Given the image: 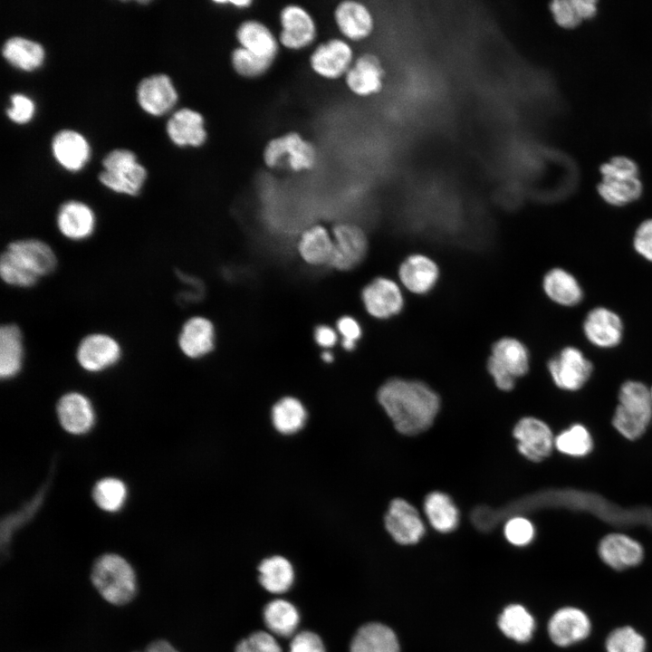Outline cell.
<instances>
[{
    "instance_id": "15",
    "label": "cell",
    "mask_w": 652,
    "mask_h": 652,
    "mask_svg": "<svg viewBox=\"0 0 652 652\" xmlns=\"http://www.w3.org/2000/svg\"><path fill=\"white\" fill-rule=\"evenodd\" d=\"M583 334L592 345L601 349L618 346L623 338L624 325L620 316L607 307H595L586 315Z\"/></svg>"
},
{
    "instance_id": "1",
    "label": "cell",
    "mask_w": 652,
    "mask_h": 652,
    "mask_svg": "<svg viewBox=\"0 0 652 652\" xmlns=\"http://www.w3.org/2000/svg\"><path fill=\"white\" fill-rule=\"evenodd\" d=\"M378 400L395 428L404 435H417L433 423L440 406L438 396L425 383L392 379L378 391Z\"/></svg>"
},
{
    "instance_id": "23",
    "label": "cell",
    "mask_w": 652,
    "mask_h": 652,
    "mask_svg": "<svg viewBox=\"0 0 652 652\" xmlns=\"http://www.w3.org/2000/svg\"><path fill=\"white\" fill-rule=\"evenodd\" d=\"M167 133L172 142L180 147H200L207 139L203 115L189 108L172 114L167 122Z\"/></svg>"
},
{
    "instance_id": "39",
    "label": "cell",
    "mask_w": 652,
    "mask_h": 652,
    "mask_svg": "<svg viewBox=\"0 0 652 652\" xmlns=\"http://www.w3.org/2000/svg\"><path fill=\"white\" fill-rule=\"evenodd\" d=\"M306 416L302 404L292 397L282 398L272 409L273 424L283 434L299 431L304 426Z\"/></svg>"
},
{
    "instance_id": "33",
    "label": "cell",
    "mask_w": 652,
    "mask_h": 652,
    "mask_svg": "<svg viewBox=\"0 0 652 652\" xmlns=\"http://www.w3.org/2000/svg\"><path fill=\"white\" fill-rule=\"evenodd\" d=\"M2 55L13 66L24 71H33L43 63L44 51L43 46L34 41L14 36L5 42Z\"/></svg>"
},
{
    "instance_id": "14",
    "label": "cell",
    "mask_w": 652,
    "mask_h": 652,
    "mask_svg": "<svg viewBox=\"0 0 652 652\" xmlns=\"http://www.w3.org/2000/svg\"><path fill=\"white\" fill-rule=\"evenodd\" d=\"M519 452L532 462L548 457L553 447L554 438L550 427L536 417L522 418L513 428Z\"/></svg>"
},
{
    "instance_id": "34",
    "label": "cell",
    "mask_w": 652,
    "mask_h": 652,
    "mask_svg": "<svg viewBox=\"0 0 652 652\" xmlns=\"http://www.w3.org/2000/svg\"><path fill=\"white\" fill-rule=\"evenodd\" d=\"M334 242L328 231L321 225L306 230L298 244L302 258L312 265L329 264L333 254Z\"/></svg>"
},
{
    "instance_id": "3",
    "label": "cell",
    "mask_w": 652,
    "mask_h": 652,
    "mask_svg": "<svg viewBox=\"0 0 652 652\" xmlns=\"http://www.w3.org/2000/svg\"><path fill=\"white\" fill-rule=\"evenodd\" d=\"M618 399L613 427L628 440L639 438L652 420L650 389L640 381L628 380L621 385Z\"/></svg>"
},
{
    "instance_id": "28",
    "label": "cell",
    "mask_w": 652,
    "mask_h": 652,
    "mask_svg": "<svg viewBox=\"0 0 652 652\" xmlns=\"http://www.w3.org/2000/svg\"><path fill=\"white\" fill-rule=\"evenodd\" d=\"M52 151L57 162L65 169H81L89 158V145L78 132L62 129L52 140Z\"/></svg>"
},
{
    "instance_id": "19",
    "label": "cell",
    "mask_w": 652,
    "mask_h": 652,
    "mask_svg": "<svg viewBox=\"0 0 652 652\" xmlns=\"http://www.w3.org/2000/svg\"><path fill=\"white\" fill-rule=\"evenodd\" d=\"M333 17L338 31L348 42L363 41L371 35L375 28L371 11L359 1L340 2L334 9Z\"/></svg>"
},
{
    "instance_id": "44",
    "label": "cell",
    "mask_w": 652,
    "mask_h": 652,
    "mask_svg": "<svg viewBox=\"0 0 652 652\" xmlns=\"http://www.w3.org/2000/svg\"><path fill=\"white\" fill-rule=\"evenodd\" d=\"M601 178L628 179L639 177V167L631 158L615 156L599 167Z\"/></svg>"
},
{
    "instance_id": "41",
    "label": "cell",
    "mask_w": 652,
    "mask_h": 652,
    "mask_svg": "<svg viewBox=\"0 0 652 652\" xmlns=\"http://www.w3.org/2000/svg\"><path fill=\"white\" fill-rule=\"evenodd\" d=\"M605 652H646V638L630 625L612 629L604 642Z\"/></svg>"
},
{
    "instance_id": "35",
    "label": "cell",
    "mask_w": 652,
    "mask_h": 652,
    "mask_svg": "<svg viewBox=\"0 0 652 652\" xmlns=\"http://www.w3.org/2000/svg\"><path fill=\"white\" fill-rule=\"evenodd\" d=\"M424 511L430 524L440 532H449L457 527V508L445 493L432 492L427 494L424 502Z\"/></svg>"
},
{
    "instance_id": "11",
    "label": "cell",
    "mask_w": 652,
    "mask_h": 652,
    "mask_svg": "<svg viewBox=\"0 0 652 652\" xmlns=\"http://www.w3.org/2000/svg\"><path fill=\"white\" fill-rule=\"evenodd\" d=\"M280 45L287 50L301 51L310 46L317 37V25L312 15L302 6L290 4L279 14Z\"/></svg>"
},
{
    "instance_id": "54",
    "label": "cell",
    "mask_w": 652,
    "mask_h": 652,
    "mask_svg": "<svg viewBox=\"0 0 652 652\" xmlns=\"http://www.w3.org/2000/svg\"><path fill=\"white\" fill-rule=\"evenodd\" d=\"M576 11L581 19H591L598 12V2L595 0H572Z\"/></svg>"
},
{
    "instance_id": "31",
    "label": "cell",
    "mask_w": 652,
    "mask_h": 652,
    "mask_svg": "<svg viewBox=\"0 0 652 652\" xmlns=\"http://www.w3.org/2000/svg\"><path fill=\"white\" fill-rule=\"evenodd\" d=\"M20 328L14 323L3 324L0 329V376L7 379L21 370L24 341Z\"/></svg>"
},
{
    "instance_id": "49",
    "label": "cell",
    "mask_w": 652,
    "mask_h": 652,
    "mask_svg": "<svg viewBox=\"0 0 652 652\" xmlns=\"http://www.w3.org/2000/svg\"><path fill=\"white\" fill-rule=\"evenodd\" d=\"M11 106L7 108L8 118L16 123L28 122L34 111L33 101L24 94L14 93L10 96Z\"/></svg>"
},
{
    "instance_id": "43",
    "label": "cell",
    "mask_w": 652,
    "mask_h": 652,
    "mask_svg": "<svg viewBox=\"0 0 652 652\" xmlns=\"http://www.w3.org/2000/svg\"><path fill=\"white\" fill-rule=\"evenodd\" d=\"M127 489L124 483L117 478L100 480L93 489L96 504L104 511L117 512L124 504Z\"/></svg>"
},
{
    "instance_id": "20",
    "label": "cell",
    "mask_w": 652,
    "mask_h": 652,
    "mask_svg": "<svg viewBox=\"0 0 652 652\" xmlns=\"http://www.w3.org/2000/svg\"><path fill=\"white\" fill-rule=\"evenodd\" d=\"M56 225L63 237L72 241H82L93 235L96 216L87 204L69 200L60 206L56 215Z\"/></svg>"
},
{
    "instance_id": "36",
    "label": "cell",
    "mask_w": 652,
    "mask_h": 652,
    "mask_svg": "<svg viewBox=\"0 0 652 652\" xmlns=\"http://www.w3.org/2000/svg\"><path fill=\"white\" fill-rule=\"evenodd\" d=\"M259 581L269 592L280 594L287 591L294 579L290 561L282 556L264 559L258 567Z\"/></svg>"
},
{
    "instance_id": "47",
    "label": "cell",
    "mask_w": 652,
    "mask_h": 652,
    "mask_svg": "<svg viewBox=\"0 0 652 652\" xmlns=\"http://www.w3.org/2000/svg\"><path fill=\"white\" fill-rule=\"evenodd\" d=\"M549 10L555 24L563 29H573L582 22L572 0L551 1Z\"/></svg>"
},
{
    "instance_id": "48",
    "label": "cell",
    "mask_w": 652,
    "mask_h": 652,
    "mask_svg": "<svg viewBox=\"0 0 652 652\" xmlns=\"http://www.w3.org/2000/svg\"><path fill=\"white\" fill-rule=\"evenodd\" d=\"M633 248L638 254L652 262V218L642 221L633 235Z\"/></svg>"
},
{
    "instance_id": "51",
    "label": "cell",
    "mask_w": 652,
    "mask_h": 652,
    "mask_svg": "<svg viewBox=\"0 0 652 652\" xmlns=\"http://www.w3.org/2000/svg\"><path fill=\"white\" fill-rule=\"evenodd\" d=\"M290 652H325L321 638L312 631L297 633L292 639Z\"/></svg>"
},
{
    "instance_id": "32",
    "label": "cell",
    "mask_w": 652,
    "mask_h": 652,
    "mask_svg": "<svg viewBox=\"0 0 652 652\" xmlns=\"http://www.w3.org/2000/svg\"><path fill=\"white\" fill-rule=\"evenodd\" d=\"M498 626L507 638L518 643H526L533 636L536 622L525 607L511 604L505 607L499 616Z\"/></svg>"
},
{
    "instance_id": "29",
    "label": "cell",
    "mask_w": 652,
    "mask_h": 652,
    "mask_svg": "<svg viewBox=\"0 0 652 652\" xmlns=\"http://www.w3.org/2000/svg\"><path fill=\"white\" fill-rule=\"evenodd\" d=\"M542 287L548 298L561 306H575L583 298L580 283L563 268L555 267L548 271L543 277Z\"/></svg>"
},
{
    "instance_id": "55",
    "label": "cell",
    "mask_w": 652,
    "mask_h": 652,
    "mask_svg": "<svg viewBox=\"0 0 652 652\" xmlns=\"http://www.w3.org/2000/svg\"><path fill=\"white\" fill-rule=\"evenodd\" d=\"M144 652H178L168 642L157 640L149 644Z\"/></svg>"
},
{
    "instance_id": "9",
    "label": "cell",
    "mask_w": 652,
    "mask_h": 652,
    "mask_svg": "<svg viewBox=\"0 0 652 652\" xmlns=\"http://www.w3.org/2000/svg\"><path fill=\"white\" fill-rule=\"evenodd\" d=\"M592 623L589 615L580 608L564 606L551 616L547 633L551 642L560 647L579 644L589 638Z\"/></svg>"
},
{
    "instance_id": "58",
    "label": "cell",
    "mask_w": 652,
    "mask_h": 652,
    "mask_svg": "<svg viewBox=\"0 0 652 652\" xmlns=\"http://www.w3.org/2000/svg\"><path fill=\"white\" fill-rule=\"evenodd\" d=\"M650 392H651V397H652V387H651V388H650Z\"/></svg>"
},
{
    "instance_id": "45",
    "label": "cell",
    "mask_w": 652,
    "mask_h": 652,
    "mask_svg": "<svg viewBox=\"0 0 652 652\" xmlns=\"http://www.w3.org/2000/svg\"><path fill=\"white\" fill-rule=\"evenodd\" d=\"M504 536L515 546H525L534 538L535 531L532 523L523 517H513L504 525Z\"/></svg>"
},
{
    "instance_id": "21",
    "label": "cell",
    "mask_w": 652,
    "mask_h": 652,
    "mask_svg": "<svg viewBox=\"0 0 652 652\" xmlns=\"http://www.w3.org/2000/svg\"><path fill=\"white\" fill-rule=\"evenodd\" d=\"M362 301L367 312L379 319L398 314L404 303L398 285L384 277L373 280L363 289Z\"/></svg>"
},
{
    "instance_id": "18",
    "label": "cell",
    "mask_w": 652,
    "mask_h": 652,
    "mask_svg": "<svg viewBox=\"0 0 652 652\" xmlns=\"http://www.w3.org/2000/svg\"><path fill=\"white\" fill-rule=\"evenodd\" d=\"M385 70L379 58L373 53H364L355 59L344 82L354 95L369 97L382 91Z\"/></svg>"
},
{
    "instance_id": "24",
    "label": "cell",
    "mask_w": 652,
    "mask_h": 652,
    "mask_svg": "<svg viewBox=\"0 0 652 652\" xmlns=\"http://www.w3.org/2000/svg\"><path fill=\"white\" fill-rule=\"evenodd\" d=\"M239 46L274 62L279 53V40L263 22L249 19L239 24L235 32Z\"/></svg>"
},
{
    "instance_id": "22",
    "label": "cell",
    "mask_w": 652,
    "mask_h": 652,
    "mask_svg": "<svg viewBox=\"0 0 652 652\" xmlns=\"http://www.w3.org/2000/svg\"><path fill=\"white\" fill-rule=\"evenodd\" d=\"M140 107L151 115H161L177 101V92L166 74H154L141 80L137 88Z\"/></svg>"
},
{
    "instance_id": "2",
    "label": "cell",
    "mask_w": 652,
    "mask_h": 652,
    "mask_svg": "<svg viewBox=\"0 0 652 652\" xmlns=\"http://www.w3.org/2000/svg\"><path fill=\"white\" fill-rule=\"evenodd\" d=\"M57 266L53 248L36 238L10 242L0 257V275L8 285L30 288Z\"/></svg>"
},
{
    "instance_id": "57",
    "label": "cell",
    "mask_w": 652,
    "mask_h": 652,
    "mask_svg": "<svg viewBox=\"0 0 652 652\" xmlns=\"http://www.w3.org/2000/svg\"><path fill=\"white\" fill-rule=\"evenodd\" d=\"M321 358L325 362H331L333 360V356L330 351L322 352Z\"/></svg>"
},
{
    "instance_id": "16",
    "label": "cell",
    "mask_w": 652,
    "mask_h": 652,
    "mask_svg": "<svg viewBox=\"0 0 652 652\" xmlns=\"http://www.w3.org/2000/svg\"><path fill=\"white\" fill-rule=\"evenodd\" d=\"M385 526L400 544H415L423 537L425 525L417 510L404 499H394L385 515Z\"/></svg>"
},
{
    "instance_id": "50",
    "label": "cell",
    "mask_w": 652,
    "mask_h": 652,
    "mask_svg": "<svg viewBox=\"0 0 652 652\" xmlns=\"http://www.w3.org/2000/svg\"><path fill=\"white\" fill-rule=\"evenodd\" d=\"M43 496V492L39 494L34 500L30 502L26 506L23 508L15 515L6 517L2 526V544L9 542V539L14 532V528L19 524H22L24 521L29 519L31 515L34 513L38 508Z\"/></svg>"
},
{
    "instance_id": "7",
    "label": "cell",
    "mask_w": 652,
    "mask_h": 652,
    "mask_svg": "<svg viewBox=\"0 0 652 652\" xmlns=\"http://www.w3.org/2000/svg\"><path fill=\"white\" fill-rule=\"evenodd\" d=\"M487 369L500 389L509 390L514 386L515 378L529 369L528 350L516 339L503 338L493 346Z\"/></svg>"
},
{
    "instance_id": "52",
    "label": "cell",
    "mask_w": 652,
    "mask_h": 652,
    "mask_svg": "<svg viewBox=\"0 0 652 652\" xmlns=\"http://www.w3.org/2000/svg\"><path fill=\"white\" fill-rule=\"evenodd\" d=\"M337 329L342 335V340L350 341L356 344V341L361 336V328L358 321L350 316L341 317L337 322Z\"/></svg>"
},
{
    "instance_id": "8",
    "label": "cell",
    "mask_w": 652,
    "mask_h": 652,
    "mask_svg": "<svg viewBox=\"0 0 652 652\" xmlns=\"http://www.w3.org/2000/svg\"><path fill=\"white\" fill-rule=\"evenodd\" d=\"M548 370L558 388L575 391L590 379L593 365L580 349L568 346L550 360Z\"/></svg>"
},
{
    "instance_id": "25",
    "label": "cell",
    "mask_w": 652,
    "mask_h": 652,
    "mask_svg": "<svg viewBox=\"0 0 652 652\" xmlns=\"http://www.w3.org/2000/svg\"><path fill=\"white\" fill-rule=\"evenodd\" d=\"M57 415L62 427L74 435L88 432L94 423V411L91 402L77 392L65 394L60 398Z\"/></svg>"
},
{
    "instance_id": "5",
    "label": "cell",
    "mask_w": 652,
    "mask_h": 652,
    "mask_svg": "<svg viewBox=\"0 0 652 652\" xmlns=\"http://www.w3.org/2000/svg\"><path fill=\"white\" fill-rule=\"evenodd\" d=\"M104 170L100 182L109 189L128 196H137L147 177L145 168L137 162L135 154L124 149L110 151L102 160Z\"/></svg>"
},
{
    "instance_id": "38",
    "label": "cell",
    "mask_w": 652,
    "mask_h": 652,
    "mask_svg": "<svg viewBox=\"0 0 652 652\" xmlns=\"http://www.w3.org/2000/svg\"><path fill=\"white\" fill-rule=\"evenodd\" d=\"M597 191L604 202L613 206H624L638 200L643 193L639 177L628 179L601 178Z\"/></svg>"
},
{
    "instance_id": "12",
    "label": "cell",
    "mask_w": 652,
    "mask_h": 652,
    "mask_svg": "<svg viewBox=\"0 0 652 652\" xmlns=\"http://www.w3.org/2000/svg\"><path fill=\"white\" fill-rule=\"evenodd\" d=\"M121 357V347L112 336L95 332L82 338L76 350L80 366L89 372H100L115 365Z\"/></svg>"
},
{
    "instance_id": "17",
    "label": "cell",
    "mask_w": 652,
    "mask_h": 652,
    "mask_svg": "<svg viewBox=\"0 0 652 652\" xmlns=\"http://www.w3.org/2000/svg\"><path fill=\"white\" fill-rule=\"evenodd\" d=\"M333 254L329 263L339 270H349L364 258L368 242L364 232L357 225L340 224L333 229Z\"/></svg>"
},
{
    "instance_id": "10",
    "label": "cell",
    "mask_w": 652,
    "mask_h": 652,
    "mask_svg": "<svg viewBox=\"0 0 652 652\" xmlns=\"http://www.w3.org/2000/svg\"><path fill=\"white\" fill-rule=\"evenodd\" d=\"M354 61L353 49L343 38H331L320 43L309 58L312 72L331 81L344 78Z\"/></svg>"
},
{
    "instance_id": "13",
    "label": "cell",
    "mask_w": 652,
    "mask_h": 652,
    "mask_svg": "<svg viewBox=\"0 0 652 652\" xmlns=\"http://www.w3.org/2000/svg\"><path fill=\"white\" fill-rule=\"evenodd\" d=\"M597 551L600 561L616 571L638 567L645 557L642 544L621 532H610L602 537Z\"/></svg>"
},
{
    "instance_id": "37",
    "label": "cell",
    "mask_w": 652,
    "mask_h": 652,
    "mask_svg": "<svg viewBox=\"0 0 652 652\" xmlns=\"http://www.w3.org/2000/svg\"><path fill=\"white\" fill-rule=\"evenodd\" d=\"M264 620L272 633L280 637H290L298 627L300 616L291 602L278 599L264 607Z\"/></svg>"
},
{
    "instance_id": "6",
    "label": "cell",
    "mask_w": 652,
    "mask_h": 652,
    "mask_svg": "<svg viewBox=\"0 0 652 652\" xmlns=\"http://www.w3.org/2000/svg\"><path fill=\"white\" fill-rule=\"evenodd\" d=\"M263 158L271 168L286 165L294 172L312 169L317 160L315 147L301 134L288 132L268 141Z\"/></svg>"
},
{
    "instance_id": "40",
    "label": "cell",
    "mask_w": 652,
    "mask_h": 652,
    "mask_svg": "<svg viewBox=\"0 0 652 652\" xmlns=\"http://www.w3.org/2000/svg\"><path fill=\"white\" fill-rule=\"evenodd\" d=\"M554 447L564 455L581 457L592 451L593 440L583 425L574 424L554 438Z\"/></svg>"
},
{
    "instance_id": "56",
    "label": "cell",
    "mask_w": 652,
    "mask_h": 652,
    "mask_svg": "<svg viewBox=\"0 0 652 652\" xmlns=\"http://www.w3.org/2000/svg\"><path fill=\"white\" fill-rule=\"evenodd\" d=\"M216 5H229L237 9H245L253 4L250 0L214 1Z\"/></svg>"
},
{
    "instance_id": "26",
    "label": "cell",
    "mask_w": 652,
    "mask_h": 652,
    "mask_svg": "<svg viewBox=\"0 0 652 652\" xmlns=\"http://www.w3.org/2000/svg\"><path fill=\"white\" fill-rule=\"evenodd\" d=\"M214 340L215 331L212 322L205 317L194 316L183 324L177 343L187 357L197 359L213 350Z\"/></svg>"
},
{
    "instance_id": "30",
    "label": "cell",
    "mask_w": 652,
    "mask_h": 652,
    "mask_svg": "<svg viewBox=\"0 0 652 652\" xmlns=\"http://www.w3.org/2000/svg\"><path fill=\"white\" fill-rule=\"evenodd\" d=\"M350 652H399L394 631L381 623L362 626L350 643Z\"/></svg>"
},
{
    "instance_id": "46",
    "label": "cell",
    "mask_w": 652,
    "mask_h": 652,
    "mask_svg": "<svg viewBox=\"0 0 652 652\" xmlns=\"http://www.w3.org/2000/svg\"><path fill=\"white\" fill-rule=\"evenodd\" d=\"M235 652H282V649L273 635L256 631L241 640Z\"/></svg>"
},
{
    "instance_id": "53",
    "label": "cell",
    "mask_w": 652,
    "mask_h": 652,
    "mask_svg": "<svg viewBox=\"0 0 652 652\" xmlns=\"http://www.w3.org/2000/svg\"><path fill=\"white\" fill-rule=\"evenodd\" d=\"M316 342L323 348H331L337 342L336 331L327 325L318 326L314 332Z\"/></svg>"
},
{
    "instance_id": "4",
    "label": "cell",
    "mask_w": 652,
    "mask_h": 652,
    "mask_svg": "<svg viewBox=\"0 0 652 652\" xmlns=\"http://www.w3.org/2000/svg\"><path fill=\"white\" fill-rule=\"evenodd\" d=\"M91 581L104 599L115 605L129 602L136 593L134 570L117 554H104L96 560L91 570Z\"/></svg>"
},
{
    "instance_id": "42",
    "label": "cell",
    "mask_w": 652,
    "mask_h": 652,
    "mask_svg": "<svg viewBox=\"0 0 652 652\" xmlns=\"http://www.w3.org/2000/svg\"><path fill=\"white\" fill-rule=\"evenodd\" d=\"M230 61L235 73L246 79L263 76L273 63V61L260 57L240 46L232 51Z\"/></svg>"
},
{
    "instance_id": "27",
    "label": "cell",
    "mask_w": 652,
    "mask_h": 652,
    "mask_svg": "<svg viewBox=\"0 0 652 652\" xmlns=\"http://www.w3.org/2000/svg\"><path fill=\"white\" fill-rule=\"evenodd\" d=\"M438 267L423 254L408 256L399 266L398 276L402 284L411 292L423 294L430 291L437 278Z\"/></svg>"
}]
</instances>
